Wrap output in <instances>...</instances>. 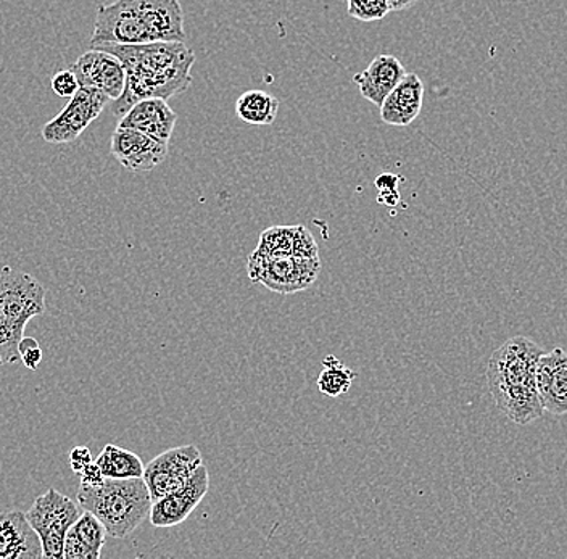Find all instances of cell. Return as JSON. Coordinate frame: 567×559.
Here are the masks:
<instances>
[{
	"label": "cell",
	"instance_id": "obj_29",
	"mask_svg": "<svg viewBox=\"0 0 567 559\" xmlns=\"http://www.w3.org/2000/svg\"><path fill=\"white\" fill-rule=\"evenodd\" d=\"M92 462L94 459H92V453L87 447H76L70 453L71 469L74 474H80Z\"/></svg>",
	"mask_w": 567,
	"mask_h": 559
},
{
	"label": "cell",
	"instance_id": "obj_26",
	"mask_svg": "<svg viewBox=\"0 0 567 559\" xmlns=\"http://www.w3.org/2000/svg\"><path fill=\"white\" fill-rule=\"evenodd\" d=\"M23 338V334H18V332L12 331V329L0 324V366L17 363V361L20 360L18 343H20Z\"/></svg>",
	"mask_w": 567,
	"mask_h": 559
},
{
	"label": "cell",
	"instance_id": "obj_31",
	"mask_svg": "<svg viewBox=\"0 0 567 559\" xmlns=\"http://www.w3.org/2000/svg\"><path fill=\"white\" fill-rule=\"evenodd\" d=\"M390 12H402V10L410 9L417 0H388Z\"/></svg>",
	"mask_w": 567,
	"mask_h": 559
},
{
	"label": "cell",
	"instance_id": "obj_23",
	"mask_svg": "<svg viewBox=\"0 0 567 559\" xmlns=\"http://www.w3.org/2000/svg\"><path fill=\"white\" fill-rule=\"evenodd\" d=\"M293 228L296 226H271L261 232L255 253L266 257H278V255H292Z\"/></svg>",
	"mask_w": 567,
	"mask_h": 559
},
{
	"label": "cell",
	"instance_id": "obj_28",
	"mask_svg": "<svg viewBox=\"0 0 567 559\" xmlns=\"http://www.w3.org/2000/svg\"><path fill=\"white\" fill-rule=\"evenodd\" d=\"M18 353H20V360L23 361L24 366H27L28 370H38L39 364H41L42 361V350L35 339H21L20 343H18Z\"/></svg>",
	"mask_w": 567,
	"mask_h": 559
},
{
	"label": "cell",
	"instance_id": "obj_7",
	"mask_svg": "<svg viewBox=\"0 0 567 559\" xmlns=\"http://www.w3.org/2000/svg\"><path fill=\"white\" fill-rule=\"evenodd\" d=\"M151 41L142 21L140 0H116L99 6L91 48L99 45L147 44Z\"/></svg>",
	"mask_w": 567,
	"mask_h": 559
},
{
	"label": "cell",
	"instance_id": "obj_18",
	"mask_svg": "<svg viewBox=\"0 0 567 559\" xmlns=\"http://www.w3.org/2000/svg\"><path fill=\"white\" fill-rule=\"evenodd\" d=\"M405 74V66L396 56L379 55L372 60L367 70L354 74L353 83L357 84L363 99L370 101L375 107H381L382 102Z\"/></svg>",
	"mask_w": 567,
	"mask_h": 559
},
{
	"label": "cell",
	"instance_id": "obj_17",
	"mask_svg": "<svg viewBox=\"0 0 567 559\" xmlns=\"http://www.w3.org/2000/svg\"><path fill=\"white\" fill-rule=\"evenodd\" d=\"M140 9L152 42H186L179 0H140Z\"/></svg>",
	"mask_w": 567,
	"mask_h": 559
},
{
	"label": "cell",
	"instance_id": "obj_4",
	"mask_svg": "<svg viewBox=\"0 0 567 559\" xmlns=\"http://www.w3.org/2000/svg\"><path fill=\"white\" fill-rule=\"evenodd\" d=\"M81 515L83 508L55 488L35 498L27 519L41 540L42 558L63 559L66 534Z\"/></svg>",
	"mask_w": 567,
	"mask_h": 559
},
{
	"label": "cell",
	"instance_id": "obj_27",
	"mask_svg": "<svg viewBox=\"0 0 567 559\" xmlns=\"http://www.w3.org/2000/svg\"><path fill=\"white\" fill-rule=\"evenodd\" d=\"M52 91L55 95L63 99H71L78 91H80V83H78L76 74L73 70H60L59 73L53 74L51 80Z\"/></svg>",
	"mask_w": 567,
	"mask_h": 559
},
{
	"label": "cell",
	"instance_id": "obj_9",
	"mask_svg": "<svg viewBox=\"0 0 567 559\" xmlns=\"http://www.w3.org/2000/svg\"><path fill=\"white\" fill-rule=\"evenodd\" d=\"M200 465H204L202 453L195 445L172 448L152 459L142 476L151 491L152 501L183 487Z\"/></svg>",
	"mask_w": 567,
	"mask_h": 559
},
{
	"label": "cell",
	"instance_id": "obj_25",
	"mask_svg": "<svg viewBox=\"0 0 567 559\" xmlns=\"http://www.w3.org/2000/svg\"><path fill=\"white\" fill-rule=\"evenodd\" d=\"M292 255L299 258H318L319 247L313 235L305 226L293 228Z\"/></svg>",
	"mask_w": 567,
	"mask_h": 559
},
{
	"label": "cell",
	"instance_id": "obj_22",
	"mask_svg": "<svg viewBox=\"0 0 567 559\" xmlns=\"http://www.w3.org/2000/svg\"><path fill=\"white\" fill-rule=\"evenodd\" d=\"M70 532L94 555L95 559L101 558L102 547L105 545L106 529L104 524L99 521L92 513L83 511L78 521L70 527Z\"/></svg>",
	"mask_w": 567,
	"mask_h": 559
},
{
	"label": "cell",
	"instance_id": "obj_21",
	"mask_svg": "<svg viewBox=\"0 0 567 559\" xmlns=\"http://www.w3.org/2000/svg\"><path fill=\"white\" fill-rule=\"evenodd\" d=\"M322 364H324V368H322L318 380L321 394L329 395V397H339V395L347 394L352 387L357 374L350 368H347L342 361L337 360L334 355H329Z\"/></svg>",
	"mask_w": 567,
	"mask_h": 559
},
{
	"label": "cell",
	"instance_id": "obj_14",
	"mask_svg": "<svg viewBox=\"0 0 567 559\" xmlns=\"http://www.w3.org/2000/svg\"><path fill=\"white\" fill-rule=\"evenodd\" d=\"M177 115L165 99H144L127 110L118 126L141 131L163 144H169Z\"/></svg>",
	"mask_w": 567,
	"mask_h": 559
},
{
	"label": "cell",
	"instance_id": "obj_8",
	"mask_svg": "<svg viewBox=\"0 0 567 559\" xmlns=\"http://www.w3.org/2000/svg\"><path fill=\"white\" fill-rule=\"evenodd\" d=\"M109 102L104 92L80 87L65 108L42 127V137L53 145L73 143L104 112Z\"/></svg>",
	"mask_w": 567,
	"mask_h": 559
},
{
	"label": "cell",
	"instance_id": "obj_1",
	"mask_svg": "<svg viewBox=\"0 0 567 559\" xmlns=\"http://www.w3.org/2000/svg\"><path fill=\"white\" fill-rule=\"evenodd\" d=\"M123 63L126 84L123 94L113 101L112 113L122 118L134 104L144 99L175 97L189 90L195 54L184 42H147V44L99 45Z\"/></svg>",
	"mask_w": 567,
	"mask_h": 559
},
{
	"label": "cell",
	"instance_id": "obj_5",
	"mask_svg": "<svg viewBox=\"0 0 567 559\" xmlns=\"http://www.w3.org/2000/svg\"><path fill=\"white\" fill-rule=\"evenodd\" d=\"M44 313V286L17 268H0V324L23 334L30 320Z\"/></svg>",
	"mask_w": 567,
	"mask_h": 559
},
{
	"label": "cell",
	"instance_id": "obj_19",
	"mask_svg": "<svg viewBox=\"0 0 567 559\" xmlns=\"http://www.w3.org/2000/svg\"><path fill=\"white\" fill-rule=\"evenodd\" d=\"M279 101L266 91H247L237 99L236 113L244 123L268 126L278 116Z\"/></svg>",
	"mask_w": 567,
	"mask_h": 559
},
{
	"label": "cell",
	"instance_id": "obj_15",
	"mask_svg": "<svg viewBox=\"0 0 567 559\" xmlns=\"http://www.w3.org/2000/svg\"><path fill=\"white\" fill-rule=\"evenodd\" d=\"M42 558V545L24 513H0V559Z\"/></svg>",
	"mask_w": 567,
	"mask_h": 559
},
{
	"label": "cell",
	"instance_id": "obj_6",
	"mask_svg": "<svg viewBox=\"0 0 567 559\" xmlns=\"http://www.w3.org/2000/svg\"><path fill=\"white\" fill-rule=\"evenodd\" d=\"M321 271V260L318 258H299L293 255L251 253L247 260L248 278L251 282H260L271 292L290 296L310 288Z\"/></svg>",
	"mask_w": 567,
	"mask_h": 559
},
{
	"label": "cell",
	"instance_id": "obj_20",
	"mask_svg": "<svg viewBox=\"0 0 567 559\" xmlns=\"http://www.w3.org/2000/svg\"><path fill=\"white\" fill-rule=\"evenodd\" d=\"M95 463L109 479H134L144 476L145 466L142 465L140 456L118 445L106 444Z\"/></svg>",
	"mask_w": 567,
	"mask_h": 559
},
{
	"label": "cell",
	"instance_id": "obj_24",
	"mask_svg": "<svg viewBox=\"0 0 567 559\" xmlns=\"http://www.w3.org/2000/svg\"><path fill=\"white\" fill-rule=\"evenodd\" d=\"M347 13L354 20L378 21L390 13L388 0H347Z\"/></svg>",
	"mask_w": 567,
	"mask_h": 559
},
{
	"label": "cell",
	"instance_id": "obj_2",
	"mask_svg": "<svg viewBox=\"0 0 567 559\" xmlns=\"http://www.w3.org/2000/svg\"><path fill=\"white\" fill-rule=\"evenodd\" d=\"M544 349L524 335L508 339L492 353L487 382L499 412L527 426L544 415L537 392V364Z\"/></svg>",
	"mask_w": 567,
	"mask_h": 559
},
{
	"label": "cell",
	"instance_id": "obj_3",
	"mask_svg": "<svg viewBox=\"0 0 567 559\" xmlns=\"http://www.w3.org/2000/svg\"><path fill=\"white\" fill-rule=\"evenodd\" d=\"M151 491L142 477L109 479L97 486L81 484L78 505L104 524L106 534L115 539L133 534L151 515Z\"/></svg>",
	"mask_w": 567,
	"mask_h": 559
},
{
	"label": "cell",
	"instance_id": "obj_10",
	"mask_svg": "<svg viewBox=\"0 0 567 559\" xmlns=\"http://www.w3.org/2000/svg\"><path fill=\"white\" fill-rule=\"evenodd\" d=\"M210 487V474L204 465L198 466L193 477L183 487L154 501L151 508L152 526L173 527L183 524L200 505Z\"/></svg>",
	"mask_w": 567,
	"mask_h": 559
},
{
	"label": "cell",
	"instance_id": "obj_12",
	"mask_svg": "<svg viewBox=\"0 0 567 559\" xmlns=\"http://www.w3.org/2000/svg\"><path fill=\"white\" fill-rule=\"evenodd\" d=\"M81 87L104 92L110 101L123 94L126 84V70L123 63L110 52L91 49L71 65Z\"/></svg>",
	"mask_w": 567,
	"mask_h": 559
},
{
	"label": "cell",
	"instance_id": "obj_16",
	"mask_svg": "<svg viewBox=\"0 0 567 559\" xmlns=\"http://www.w3.org/2000/svg\"><path fill=\"white\" fill-rule=\"evenodd\" d=\"M423 101V80L416 73H406L379 107L382 122L390 126L411 125L420 116Z\"/></svg>",
	"mask_w": 567,
	"mask_h": 559
},
{
	"label": "cell",
	"instance_id": "obj_30",
	"mask_svg": "<svg viewBox=\"0 0 567 559\" xmlns=\"http://www.w3.org/2000/svg\"><path fill=\"white\" fill-rule=\"evenodd\" d=\"M80 476L81 484H86V486H97V484L105 479L104 474H102L101 468H99L95 462H92L91 465L81 470Z\"/></svg>",
	"mask_w": 567,
	"mask_h": 559
},
{
	"label": "cell",
	"instance_id": "obj_11",
	"mask_svg": "<svg viewBox=\"0 0 567 559\" xmlns=\"http://www.w3.org/2000/svg\"><path fill=\"white\" fill-rule=\"evenodd\" d=\"M110 152L130 172L147 173L165 162L168 144L158 143L141 131L118 126L112 134Z\"/></svg>",
	"mask_w": 567,
	"mask_h": 559
},
{
	"label": "cell",
	"instance_id": "obj_13",
	"mask_svg": "<svg viewBox=\"0 0 567 559\" xmlns=\"http://www.w3.org/2000/svg\"><path fill=\"white\" fill-rule=\"evenodd\" d=\"M537 392L544 412L567 415V352L555 349L542 353L537 364Z\"/></svg>",
	"mask_w": 567,
	"mask_h": 559
}]
</instances>
